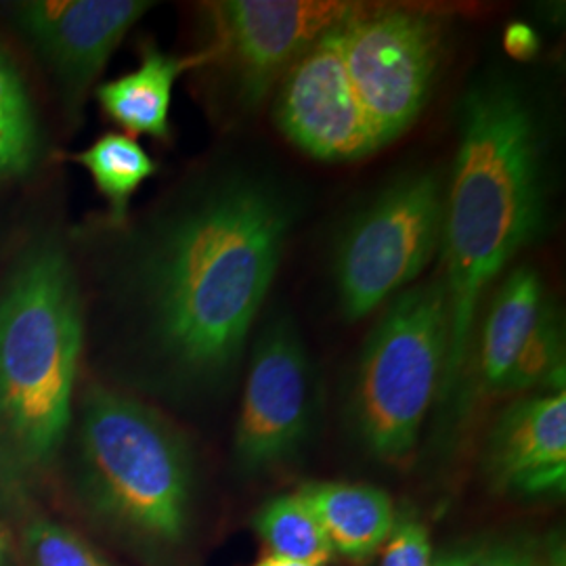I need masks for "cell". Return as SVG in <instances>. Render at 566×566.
Segmentation results:
<instances>
[{
	"instance_id": "44dd1931",
	"label": "cell",
	"mask_w": 566,
	"mask_h": 566,
	"mask_svg": "<svg viewBox=\"0 0 566 566\" xmlns=\"http://www.w3.org/2000/svg\"><path fill=\"white\" fill-rule=\"evenodd\" d=\"M380 566H434L430 533L420 521L401 516L382 546Z\"/></svg>"
},
{
	"instance_id": "7402d4cb",
	"label": "cell",
	"mask_w": 566,
	"mask_h": 566,
	"mask_svg": "<svg viewBox=\"0 0 566 566\" xmlns=\"http://www.w3.org/2000/svg\"><path fill=\"white\" fill-rule=\"evenodd\" d=\"M504 49L507 55L514 60H531L539 51V36L537 32L526 23H510L504 32Z\"/></svg>"
},
{
	"instance_id": "7a4b0ae2",
	"label": "cell",
	"mask_w": 566,
	"mask_h": 566,
	"mask_svg": "<svg viewBox=\"0 0 566 566\" xmlns=\"http://www.w3.org/2000/svg\"><path fill=\"white\" fill-rule=\"evenodd\" d=\"M447 36L441 11L348 2L283 74L273 103L277 128L319 163L380 154L422 116Z\"/></svg>"
},
{
	"instance_id": "30bf717a",
	"label": "cell",
	"mask_w": 566,
	"mask_h": 566,
	"mask_svg": "<svg viewBox=\"0 0 566 566\" xmlns=\"http://www.w3.org/2000/svg\"><path fill=\"white\" fill-rule=\"evenodd\" d=\"M151 9L143 0H32L20 2L21 30L57 72L65 93H82L102 74L128 30Z\"/></svg>"
},
{
	"instance_id": "5b68a950",
	"label": "cell",
	"mask_w": 566,
	"mask_h": 566,
	"mask_svg": "<svg viewBox=\"0 0 566 566\" xmlns=\"http://www.w3.org/2000/svg\"><path fill=\"white\" fill-rule=\"evenodd\" d=\"M78 486L88 514L135 549L168 554L191 531L196 468L185 437L149 405L105 386L82 399Z\"/></svg>"
},
{
	"instance_id": "6da1fadb",
	"label": "cell",
	"mask_w": 566,
	"mask_h": 566,
	"mask_svg": "<svg viewBox=\"0 0 566 566\" xmlns=\"http://www.w3.org/2000/svg\"><path fill=\"white\" fill-rule=\"evenodd\" d=\"M290 229L287 200L248 177L214 185L160 229L143 259V317L182 376L217 380L238 364Z\"/></svg>"
},
{
	"instance_id": "8992f818",
	"label": "cell",
	"mask_w": 566,
	"mask_h": 566,
	"mask_svg": "<svg viewBox=\"0 0 566 566\" xmlns=\"http://www.w3.org/2000/svg\"><path fill=\"white\" fill-rule=\"evenodd\" d=\"M447 348L443 282L397 294L365 343L350 392L353 428L374 458L395 464L416 451L441 395Z\"/></svg>"
},
{
	"instance_id": "9c48e42d",
	"label": "cell",
	"mask_w": 566,
	"mask_h": 566,
	"mask_svg": "<svg viewBox=\"0 0 566 566\" xmlns=\"http://www.w3.org/2000/svg\"><path fill=\"white\" fill-rule=\"evenodd\" d=\"M313 371L290 322L269 325L254 348L235 426V465L259 476L290 464L313 424Z\"/></svg>"
},
{
	"instance_id": "3957f363",
	"label": "cell",
	"mask_w": 566,
	"mask_h": 566,
	"mask_svg": "<svg viewBox=\"0 0 566 566\" xmlns=\"http://www.w3.org/2000/svg\"><path fill=\"white\" fill-rule=\"evenodd\" d=\"M542 130L525 95L502 81L468 93L462 135L446 189L441 245L449 348L441 397L464 374L485 290L544 221Z\"/></svg>"
},
{
	"instance_id": "e0dca14e",
	"label": "cell",
	"mask_w": 566,
	"mask_h": 566,
	"mask_svg": "<svg viewBox=\"0 0 566 566\" xmlns=\"http://www.w3.org/2000/svg\"><path fill=\"white\" fill-rule=\"evenodd\" d=\"M434 566H566L565 547L528 533L474 535L443 547Z\"/></svg>"
},
{
	"instance_id": "8fae6325",
	"label": "cell",
	"mask_w": 566,
	"mask_h": 566,
	"mask_svg": "<svg viewBox=\"0 0 566 566\" xmlns=\"http://www.w3.org/2000/svg\"><path fill=\"white\" fill-rule=\"evenodd\" d=\"M483 470L497 493L518 497L563 495L565 392H537L507 405L489 432Z\"/></svg>"
},
{
	"instance_id": "277c9868",
	"label": "cell",
	"mask_w": 566,
	"mask_h": 566,
	"mask_svg": "<svg viewBox=\"0 0 566 566\" xmlns=\"http://www.w3.org/2000/svg\"><path fill=\"white\" fill-rule=\"evenodd\" d=\"M82 304L57 248L34 250L0 294V468L34 476L55 460L72 420Z\"/></svg>"
},
{
	"instance_id": "d6986e66",
	"label": "cell",
	"mask_w": 566,
	"mask_h": 566,
	"mask_svg": "<svg viewBox=\"0 0 566 566\" xmlns=\"http://www.w3.org/2000/svg\"><path fill=\"white\" fill-rule=\"evenodd\" d=\"M39 128L20 72L0 51V175H21L36 158Z\"/></svg>"
},
{
	"instance_id": "4fadbf2b",
	"label": "cell",
	"mask_w": 566,
	"mask_h": 566,
	"mask_svg": "<svg viewBox=\"0 0 566 566\" xmlns=\"http://www.w3.org/2000/svg\"><path fill=\"white\" fill-rule=\"evenodd\" d=\"M203 65V55L175 57L147 46L142 65L97 88L103 112L133 135L166 142L170 137V102L182 72Z\"/></svg>"
},
{
	"instance_id": "2e32d148",
	"label": "cell",
	"mask_w": 566,
	"mask_h": 566,
	"mask_svg": "<svg viewBox=\"0 0 566 566\" xmlns=\"http://www.w3.org/2000/svg\"><path fill=\"white\" fill-rule=\"evenodd\" d=\"M254 531L273 556L325 566L334 549L298 491L283 493L259 507Z\"/></svg>"
},
{
	"instance_id": "ba28073f",
	"label": "cell",
	"mask_w": 566,
	"mask_h": 566,
	"mask_svg": "<svg viewBox=\"0 0 566 566\" xmlns=\"http://www.w3.org/2000/svg\"><path fill=\"white\" fill-rule=\"evenodd\" d=\"M348 2L223 0L206 7L210 42L203 65L223 74L240 109H259L306 46L338 20Z\"/></svg>"
},
{
	"instance_id": "9a60e30c",
	"label": "cell",
	"mask_w": 566,
	"mask_h": 566,
	"mask_svg": "<svg viewBox=\"0 0 566 566\" xmlns=\"http://www.w3.org/2000/svg\"><path fill=\"white\" fill-rule=\"evenodd\" d=\"M74 160L91 172L99 193L109 203L114 223L126 219L130 198L158 170V164L143 149L142 143L118 133L103 135Z\"/></svg>"
},
{
	"instance_id": "cb8c5ba5",
	"label": "cell",
	"mask_w": 566,
	"mask_h": 566,
	"mask_svg": "<svg viewBox=\"0 0 566 566\" xmlns=\"http://www.w3.org/2000/svg\"><path fill=\"white\" fill-rule=\"evenodd\" d=\"M9 558H11V542L7 531L0 526V566H9Z\"/></svg>"
},
{
	"instance_id": "7c38bea8",
	"label": "cell",
	"mask_w": 566,
	"mask_h": 566,
	"mask_svg": "<svg viewBox=\"0 0 566 566\" xmlns=\"http://www.w3.org/2000/svg\"><path fill=\"white\" fill-rule=\"evenodd\" d=\"M324 528L334 554L367 560L378 554L395 526L388 493L361 483H306L296 489Z\"/></svg>"
},
{
	"instance_id": "ac0fdd59",
	"label": "cell",
	"mask_w": 566,
	"mask_h": 566,
	"mask_svg": "<svg viewBox=\"0 0 566 566\" xmlns=\"http://www.w3.org/2000/svg\"><path fill=\"white\" fill-rule=\"evenodd\" d=\"M565 392V332L556 308L544 306L502 392Z\"/></svg>"
},
{
	"instance_id": "603a6c76",
	"label": "cell",
	"mask_w": 566,
	"mask_h": 566,
	"mask_svg": "<svg viewBox=\"0 0 566 566\" xmlns=\"http://www.w3.org/2000/svg\"><path fill=\"white\" fill-rule=\"evenodd\" d=\"M256 566H322L311 565V563H298V560H290V558H282V556H266L261 563H256Z\"/></svg>"
},
{
	"instance_id": "ffe728a7",
	"label": "cell",
	"mask_w": 566,
	"mask_h": 566,
	"mask_svg": "<svg viewBox=\"0 0 566 566\" xmlns=\"http://www.w3.org/2000/svg\"><path fill=\"white\" fill-rule=\"evenodd\" d=\"M25 566H112L76 531L39 518L21 533Z\"/></svg>"
},
{
	"instance_id": "52a82bcc",
	"label": "cell",
	"mask_w": 566,
	"mask_h": 566,
	"mask_svg": "<svg viewBox=\"0 0 566 566\" xmlns=\"http://www.w3.org/2000/svg\"><path fill=\"white\" fill-rule=\"evenodd\" d=\"M446 187L434 172L392 182L346 229L334 275L344 315L353 322L401 294L441 245Z\"/></svg>"
},
{
	"instance_id": "5bb4252c",
	"label": "cell",
	"mask_w": 566,
	"mask_h": 566,
	"mask_svg": "<svg viewBox=\"0 0 566 566\" xmlns=\"http://www.w3.org/2000/svg\"><path fill=\"white\" fill-rule=\"evenodd\" d=\"M544 282L537 271L518 266L493 296L479 343V385L485 392H502L533 325L546 306Z\"/></svg>"
}]
</instances>
